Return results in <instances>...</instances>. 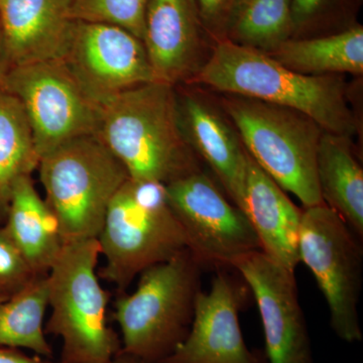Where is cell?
<instances>
[{"label":"cell","mask_w":363,"mask_h":363,"mask_svg":"<svg viewBox=\"0 0 363 363\" xmlns=\"http://www.w3.org/2000/svg\"><path fill=\"white\" fill-rule=\"evenodd\" d=\"M95 135L131 180L162 185L202 169L179 118L176 86L152 81L99 105Z\"/></svg>","instance_id":"1"},{"label":"cell","mask_w":363,"mask_h":363,"mask_svg":"<svg viewBox=\"0 0 363 363\" xmlns=\"http://www.w3.org/2000/svg\"><path fill=\"white\" fill-rule=\"evenodd\" d=\"M187 85L288 107L334 135L352 138L357 133L344 75H303L267 52L228 40L215 43L209 59Z\"/></svg>","instance_id":"2"},{"label":"cell","mask_w":363,"mask_h":363,"mask_svg":"<svg viewBox=\"0 0 363 363\" xmlns=\"http://www.w3.org/2000/svg\"><path fill=\"white\" fill-rule=\"evenodd\" d=\"M203 271L186 248L143 271L135 292H117L111 318L121 350L147 363L169 357L190 331Z\"/></svg>","instance_id":"3"},{"label":"cell","mask_w":363,"mask_h":363,"mask_svg":"<svg viewBox=\"0 0 363 363\" xmlns=\"http://www.w3.org/2000/svg\"><path fill=\"white\" fill-rule=\"evenodd\" d=\"M97 238L66 243L48 272L51 316L45 334L62 340V363H108L121 351L119 334L107 323L111 294L97 274Z\"/></svg>","instance_id":"4"},{"label":"cell","mask_w":363,"mask_h":363,"mask_svg":"<svg viewBox=\"0 0 363 363\" xmlns=\"http://www.w3.org/2000/svg\"><path fill=\"white\" fill-rule=\"evenodd\" d=\"M97 240L105 259L98 277L117 292H126L143 271L187 248L164 185L130 178L112 199Z\"/></svg>","instance_id":"5"},{"label":"cell","mask_w":363,"mask_h":363,"mask_svg":"<svg viewBox=\"0 0 363 363\" xmlns=\"http://www.w3.org/2000/svg\"><path fill=\"white\" fill-rule=\"evenodd\" d=\"M219 104L253 161L303 208L324 204L317 178L323 128L302 112L252 98L223 94Z\"/></svg>","instance_id":"6"},{"label":"cell","mask_w":363,"mask_h":363,"mask_svg":"<svg viewBox=\"0 0 363 363\" xmlns=\"http://www.w3.org/2000/svg\"><path fill=\"white\" fill-rule=\"evenodd\" d=\"M40 181L64 245L97 238L128 171L95 135L74 138L40 157Z\"/></svg>","instance_id":"7"},{"label":"cell","mask_w":363,"mask_h":363,"mask_svg":"<svg viewBox=\"0 0 363 363\" xmlns=\"http://www.w3.org/2000/svg\"><path fill=\"white\" fill-rule=\"evenodd\" d=\"M358 236L325 204L303 208L298 250L323 294L334 333L346 343L362 342L358 304L363 252Z\"/></svg>","instance_id":"8"},{"label":"cell","mask_w":363,"mask_h":363,"mask_svg":"<svg viewBox=\"0 0 363 363\" xmlns=\"http://www.w3.org/2000/svg\"><path fill=\"white\" fill-rule=\"evenodd\" d=\"M164 190L187 250L203 269H233L241 257L262 250L247 215L204 169L167 184Z\"/></svg>","instance_id":"9"},{"label":"cell","mask_w":363,"mask_h":363,"mask_svg":"<svg viewBox=\"0 0 363 363\" xmlns=\"http://www.w3.org/2000/svg\"><path fill=\"white\" fill-rule=\"evenodd\" d=\"M1 85L23 104L40 160L74 138L95 135L99 105L63 59L13 67Z\"/></svg>","instance_id":"10"},{"label":"cell","mask_w":363,"mask_h":363,"mask_svg":"<svg viewBox=\"0 0 363 363\" xmlns=\"http://www.w3.org/2000/svg\"><path fill=\"white\" fill-rule=\"evenodd\" d=\"M63 60L98 105L156 81L143 40L119 26L74 21Z\"/></svg>","instance_id":"11"},{"label":"cell","mask_w":363,"mask_h":363,"mask_svg":"<svg viewBox=\"0 0 363 363\" xmlns=\"http://www.w3.org/2000/svg\"><path fill=\"white\" fill-rule=\"evenodd\" d=\"M259 309L269 363H314L311 338L298 301L295 272L262 250L234 262Z\"/></svg>","instance_id":"12"},{"label":"cell","mask_w":363,"mask_h":363,"mask_svg":"<svg viewBox=\"0 0 363 363\" xmlns=\"http://www.w3.org/2000/svg\"><path fill=\"white\" fill-rule=\"evenodd\" d=\"M230 271H216L210 290L199 293L187 337L160 363H269L264 351L250 350L243 338L240 313L250 290Z\"/></svg>","instance_id":"13"},{"label":"cell","mask_w":363,"mask_h":363,"mask_svg":"<svg viewBox=\"0 0 363 363\" xmlns=\"http://www.w3.org/2000/svg\"><path fill=\"white\" fill-rule=\"evenodd\" d=\"M143 44L156 81L177 86L201 70L215 43L195 0H149Z\"/></svg>","instance_id":"14"},{"label":"cell","mask_w":363,"mask_h":363,"mask_svg":"<svg viewBox=\"0 0 363 363\" xmlns=\"http://www.w3.org/2000/svg\"><path fill=\"white\" fill-rule=\"evenodd\" d=\"M184 136L200 162H204L227 197L242 207L247 152L238 130L220 106L205 93L177 90Z\"/></svg>","instance_id":"15"},{"label":"cell","mask_w":363,"mask_h":363,"mask_svg":"<svg viewBox=\"0 0 363 363\" xmlns=\"http://www.w3.org/2000/svg\"><path fill=\"white\" fill-rule=\"evenodd\" d=\"M72 0H0V28L11 68L63 59L74 21Z\"/></svg>","instance_id":"16"},{"label":"cell","mask_w":363,"mask_h":363,"mask_svg":"<svg viewBox=\"0 0 363 363\" xmlns=\"http://www.w3.org/2000/svg\"><path fill=\"white\" fill-rule=\"evenodd\" d=\"M241 210L257 233L262 252L295 272L300 264L298 241L303 209L248 154Z\"/></svg>","instance_id":"17"},{"label":"cell","mask_w":363,"mask_h":363,"mask_svg":"<svg viewBox=\"0 0 363 363\" xmlns=\"http://www.w3.org/2000/svg\"><path fill=\"white\" fill-rule=\"evenodd\" d=\"M6 229L37 276L48 274L64 247L58 222L35 187L32 176L14 186Z\"/></svg>","instance_id":"18"},{"label":"cell","mask_w":363,"mask_h":363,"mask_svg":"<svg viewBox=\"0 0 363 363\" xmlns=\"http://www.w3.org/2000/svg\"><path fill=\"white\" fill-rule=\"evenodd\" d=\"M317 178L322 200L363 235V169L352 138L324 131L317 152Z\"/></svg>","instance_id":"19"},{"label":"cell","mask_w":363,"mask_h":363,"mask_svg":"<svg viewBox=\"0 0 363 363\" xmlns=\"http://www.w3.org/2000/svg\"><path fill=\"white\" fill-rule=\"evenodd\" d=\"M267 54L303 75H362L363 26L358 23L331 35L290 39Z\"/></svg>","instance_id":"20"},{"label":"cell","mask_w":363,"mask_h":363,"mask_svg":"<svg viewBox=\"0 0 363 363\" xmlns=\"http://www.w3.org/2000/svg\"><path fill=\"white\" fill-rule=\"evenodd\" d=\"M48 274L35 277L6 300L0 301V347L26 350L52 358L45 332Z\"/></svg>","instance_id":"21"},{"label":"cell","mask_w":363,"mask_h":363,"mask_svg":"<svg viewBox=\"0 0 363 363\" xmlns=\"http://www.w3.org/2000/svg\"><path fill=\"white\" fill-rule=\"evenodd\" d=\"M39 162L23 104L0 85V212L6 214L14 186L32 176Z\"/></svg>","instance_id":"22"},{"label":"cell","mask_w":363,"mask_h":363,"mask_svg":"<svg viewBox=\"0 0 363 363\" xmlns=\"http://www.w3.org/2000/svg\"><path fill=\"white\" fill-rule=\"evenodd\" d=\"M293 0H238L227 23L225 40L271 52L293 35Z\"/></svg>","instance_id":"23"},{"label":"cell","mask_w":363,"mask_h":363,"mask_svg":"<svg viewBox=\"0 0 363 363\" xmlns=\"http://www.w3.org/2000/svg\"><path fill=\"white\" fill-rule=\"evenodd\" d=\"M362 0H293L291 39L343 32L358 25Z\"/></svg>","instance_id":"24"},{"label":"cell","mask_w":363,"mask_h":363,"mask_svg":"<svg viewBox=\"0 0 363 363\" xmlns=\"http://www.w3.org/2000/svg\"><path fill=\"white\" fill-rule=\"evenodd\" d=\"M147 4L149 0H72L70 16L74 21L119 26L143 42Z\"/></svg>","instance_id":"25"},{"label":"cell","mask_w":363,"mask_h":363,"mask_svg":"<svg viewBox=\"0 0 363 363\" xmlns=\"http://www.w3.org/2000/svg\"><path fill=\"white\" fill-rule=\"evenodd\" d=\"M35 277L6 227L0 228V281L20 290Z\"/></svg>","instance_id":"26"},{"label":"cell","mask_w":363,"mask_h":363,"mask_svg":"<svg viewBox=\"0 0 363 363\" xmlns=\"http://www.w3.org/2000/svg\"><path fill=\"white\" fill-rule=\"evenodd\" d=\"M203 25L214 43L225 40L227 23L238 0H195Z\"/></svg>","instance_id":"27"},{"label":"cell","mask_w":363,"mask_h":363,"mask_svg":"<svg viewBox=\"0 0 363 363\" xmlns=\"http://www.w3.org/2000/svg\"><path fill=\"white\" fill-rule=\"evenodd\" d=\"M0 363H62L40 355H28L21 350L0 347Z\"/></svg>","instance_id":"28"},{"label":"cell","mask_w":363,"mask_h":363,"mask_svg":"<svg viewBox=\"0 0 363 363\" xmlns=\"http://www.w3.org/2000/svg\"><path fill=\"white\" fill-rule=\"evenodd\" d=\"M11 68L7 56L6 45H4V37H2L1 28H0V85L4 82L7 72Z\"/></svg>","instance_id":"29"},{"label":"cell","mask_w":363,"mask_h":363,"mask_svg":"<svg viewBox=\"0 0 363 363\" xmlns=\"http://www.w3.org/2000/svg\"><path fill=\"white\" fill-rule=\"evenodd\" d=\"M108 363H147L140 358L133 357V355L128 354V353L123 352V350L116 354V357L112 358Z\"/></svg>","instance_id":"30"},{"label":"cell","mask_w":363,"mask_h":363,"mask_svg":"<svg viewBox=\"0 0 363 363\" xmlns=\"http://www.w3.org/2000/svg\"><path fill=\"white\" fill-rule=\"evenodd\" d=\"M16 289L13 286L7 285L6 283L0 281V300H6L9 296L13 295L14 292H16Z\"/></svg>","instance_id":"31"},{"label":"cell","mask_w":363,"mask_h":363,"mask_svg":"<svg viewBox=\"0 0 363 363\" xmlns=\"http://www.w3.org/2000/svg\"><path fill=\"white\" fill-rule=\"evenodd\" d=\"M0 301H4V300H0Z\"/></svg>","instance_id":"32"}]
</instances>
